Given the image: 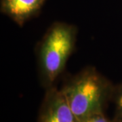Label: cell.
Listing matches in <instances>:
<instances>
[{
    "mask_svg": "<svg viewBox=\"0 0 122 122\" xmlns=\"http://www.w3.org/2000/svg\"><path fill=\"white\" fill-rule=\"evenodd\" d=\"M114 86L95 68L88 66L69 79L60 90L81 122L94 114L105 113Z\"/></svg>",
    "mask_w": 122,
    "mask_h": 122,
    "instance_id": "obj_1",
    "label": "cell"
},
{
    "mask_svg": "<svg viewBox=\"0 0 122 122\" xmlns=\"http://www.w3.org/2000/svg\"><path fill=\"white\" fill-rule=\"evenodd\" d=\"M77 29L73 25L57 22L50 26L44 36L38 50V62L41 84L48 89L65 68L73 52Z\"/></svg>",
    "mask_w": 122,
    "mask_h": 122,
    "instance_id": "obj_2",
    "label": "cell"
},
{
    "mask_svg": "<svg viewBox=\"0 0 122 122\" xmlns=\"http://www.w3.org/2000/svg\"><path fill=\"white\" fill-rule=\"evenodd\" d=\"M37 122H81L73 113L61 90L46 89Z\"/></svg>",
    "mask_w": 122,
    "mask_h": 122,
    "instance_id": "obj_3",
    "label": "cell"
},
{
    "mask_svg": "<svg viewBox=\"0 0 122 122\" xmlns=\"http://www.w3.org/2000/svg\"><path fill=\"white\" fill-rule=\"evenodd\" d=\"M47 0H1V12L22 26L40 12Z\"/></svg>",
    "mask_w": 122,
    "mask_h": 122,
    "instance_id": "obj_4",
    "label": "cell"
},
{
    "mask_svg": "<svg viewBox=\"0 0 122 122\" xmlns=\"http://www.w3.org/2000/svg\"><path fill=\"white\" fill-rule=\"evenodd\" d=\"M111 101L115 105L114 118L122 122V83L114 86Z\"/></svg>",
    "mask_w": 122,
    "mask_h": 122,
    "instance_id": "obj_5",
    "label": "cell"
},
{
    "mask_svg": "<svg viewBox=\"0 0 122 122\" xmlns=\"http://www.w3.org/2000/svg\"><path fill=\"white\" fill-rule=\"evenodd\" d=\"M81 122H122L113 117L112 119L105 116V113H99L90 115L83 119Z\"/></svg>",
    "mask_w": 122,
    "mask_h": 122,
    "instance_id": "obj_6",
    "label": "cell"
}]
</instances>
